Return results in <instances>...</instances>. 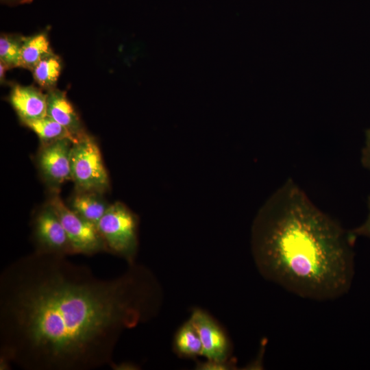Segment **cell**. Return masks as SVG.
<instances>
[{"mask_svg": "<svg viewBox=\"0 0 370 370\" xmlns=\"http://www.w3.org/2000/svg\"><path fill=\"white\" fill-rule=\"evenodd\" d=\"M163 301L144 264L101 278L66 256L34 251L0 273V355L24 370L110 367L123 332L156 318Z\"/></svg>", "mask_w": 370, "mask_h": 370, "instance_id": "cell-1", "label": "cell"}, {"mask_svg": "<svg viewBox=\"0 0 370 370\" xmlns=\"http://www.w3.org/2000/svg\"><path fill=\"white\" fill-rule=\"evenodd\" d=\"M356 239L288 180L256 215L251 250L264 279L299 297L323 301L349 291Z\"/></svg>", "mask_w": 370, "mask_h": 370, "instance_id": "cell-2", "label": "cell"}, {"mask_svg": "<svg viewBox=\"0 0 370 370\" xmlns=\"http://www.w3.org/2000/svg\"><path fill=\"white\" fill-rule=\"evenodd\" d=\"M138 225V217L121 201L111 204L97 225L107 252L123 258L127 264L136 262Z\"/></svg>", "mask_w": 370, "mask_h": 370, "instance_id": "cell-3", "label": "cell"}, {"mask_svg": "<svg viewBox=\"0 0 370 370\" xmlns=\"http://www.w3.org/2000/svg\"><path fill=\"white\" fill-rule=\"evenodd\" d=\"M71 174L76 190L103 194L110 189V178L99 145L88 134L73 143Z\"/></svg>", "mask_w": 370, "mask_h": 370, "instance_id": "cell-4", "label": "cell"}, {"mask_svg": "<svg viewBox=\"0 0 370 370\" xmlns=\"http://www.w3.org/2000/svg\"><path fill=\"white\" fill-rule=\"evenodd\" d=\"M47 202L58 216L67 234L73 254L90 256L107 252L97 226L73 212L62 200L58 191H51Z\"/></svg>", "mask_w": 370, "mask_h": 370, "instance_id": "cell-5", "label": "cell"}, {"mask_svg": "<svg viewBox=\"0 0 370 370\" xmlns=\"http://www.w3.org/2000/svg\"><path fill=\"white\" fill-rule=\"evenodd\" d=\"M32 226L35 252L66 256L73 254L65 230L48 202L34 213Z\"/></svg>", "mask_w": 370, "mask_h": 370, "instance_id": "cell-6", "label": "cell"}, {"mask_svg": "<svg viewBox=\"0 0 370 370\" xmlns=\"http://www.w3.org/2000/svg\"><path fill=\"white\" fill-rule=\"evenodd\" d=\"M189 319L199 334L201 356L205 359L225 361L232 357V344L223 326L206 310L195 307Z\"/></svg>", "mask_w": 370, "mask_h": 370, "instance_id": "cell-7", "label": "cell"}, {"mask_svg": "<svg viewBox=\"0 0 370 370\" xmlns=\"http://www.w3.org/2000/svg\"><path fill=\"white\" fill-rule=\"evenodd\" d=\"M73 143L71 139L63 138L42 143L37 165L51 191H58L62 184L71 180V151Z\"/></svg>", "mask_w": 370, "mask_h": 370, "instance_id": "cell-8", "label": "cell"}, {"mask_svg": "<svg viewBox=\"0 0 370 370\" xmlns=\"http://www.w3.org/2000/svg\"><path fill=\"white\" fill-rule=\"evenodd\" d=\"M9 102L23 124L47 115V94L34 86H14Z\"/></svg>", "mask_w": 370, "mask_h": 370, "instance_id": "cell-9", "label": "cell"}, {"mask_svg": "<svg viewBox=\"0 0 370 370\" xmlns=\"http://www.w3.org/2000/svg\"><path fill=\"white\" fill-rule=\"evenodd\" d=\"M47 115L64 126L76 140L86 134L78 114L62 90L47 91Z\"/></svg>", "mask_w": 370, "mask_h": 370, "instance_id": "cell-10", "label": "cell"}, {"mask_svg": "<svg viewBox=\"0 0 370 370\" xmlns=\"http://www.w3.org/2000/svg\"><path fill=\"white\" fill-rule=\"evenodd\" d=\"M66 205L75 214L97 225L110 204L101 193L77 190Z\"/></svg>", "mask_w": 370, "mask_h": 370, "instance_id": "cell-11", "label": "cell"}, {"mask_svg": "<svg viewBox=\"0 0 370 370\" xmlns=\"http://www.w3.org/2000/svg\"><path fill=\"white\" fill-rule=\"evenodd\" d=\"M172 345L174 353L180 358L195 359L201 356V343L189 318L176 330Z\"/></svg>", "mask_w": 370, "mask_h": 370, "instance_id": "cell-12", "label": "cell"}, {"mask_svg": "<svg viewBox=\"0 0 370 370\" xmlns=\"http://www.w3.org/2000/svg\"><path fill=\"white\" fill-rule=\"evenodd\" d=\"M51 51L47 34L23 37L19 67L32 71L43 56Z\"/></svg>", "mask_w": 370, "mask_h": 370, "instance_id": "cell-13", "label": "cell"}, {"mask_svg": "<svg viewBox=\"0 0 370 370\" xmlns=\"http://www.w3.org/2000/svg\"><path fill=\"white\" fill-rule=\"evenodd\" d=\"M62 70L60 58L52 51L43 56L31 71L34 81L47 91L56 88Z\"/></svg>", "mask_w": 370, "mask_h": 370, "instance_id": "cell-14", "label": "cell"}, {"mask_svg": "<svg viewBox=\"0 0 370 370\" xmlns=\"http://www.w3.org/2000/svg\"><path fill=\"white\" fill-rule=\"evenodd\" d=\"M24 125L38 136L41 144L63 138H69L73 142L77 140L64 126L47 115Z\"/></svg>", "mask_w": 370, "mask_h": 370, "instance_id": "cell-15", "label": "cell"}, {"mask_svg": "<svg viewBox=\"0 0 370 370\" xmlns=\"http://www.w3.org/2000/svg\"><path fill=\"white\" fill-rule=\"evenodd\" d=\"M23 37L1 35L0 38V62L8 68L19 66Z\"/></svg>", "mask_w": 370, "mask_h": 370, "instance_id": "cell-16", "label": "cell"}, {"mask_svg": "<svg viewBox=\"0 0 370 370\" xmlns=\"http://www.w3.org/2000/svg\"><path fill=\"white\" fill-rule=\"evenodd\" d=\"M195 367L197 370H230L235 369L236 361L234 358L225 361L205 359L197 361Z\"/></svg>", "mask_w": 370, "mask_h": 370, "instance_id": "cell-17", "label": "cell"}, {"mask_svg": "<svg viewBox=\"0 0 370 370\" xmlns=\"http://www.w3.org/2000/svg\"><path fill=\"white\" fill-rule=\"evenodd\" d=\"M365 145L362 149L361 163L367 169L370 170V129L365 132Z\"/></svg>", "mask_w": 370, "mask_h": 370, "instance_id": "cell-18", "label": "cell"}, {"mask_svg": "<svg viewBox=\"0 0 370 370\" xmlns=\"http://www.w3.org/2000/svg\"><path fill=\"white\" fill-rule=\"evenodd\" d=\"M367 204L369 213L366 221L360 226L351 230L352 233L356 236H364L370 238V195L368 197Z\"/></svg>", "mask_w": 370, "mask_h": 370, "instance_id": "cell-19", "label": "cell"}, {"mask_svg": "<svg viewBox=\"0 0 370 370\" xmlns=\"http://www.w3.org/2000/svg\"><path fill=\"white\" fill-rule=\"evenodd\" d=\"M110 367L115 370H136L140 369L136 364L132 362H121L120 363L114 362Z\"/></svg>", "mask_w": 370, "mask_h": 370, "instance_id": "cell-20", "label": "cell"}, {"mask_svg": "<svg viewBox=\"0 0 370 370\" xmlns=\"http://www.w3.org/2000/svg\"><path fill=\"white\" fill-rule=\"evenodd\" d=\"M6 69H8V68L3 63L0 62V79L1 83L4 81Z\"/></svg>", "mask_w": 370, "mask_h": 370, "instance_id": "cell-21", "label": "cell"}, {"mask_svg": "<svg viewBox=\"0 0 370 370\" xmlns=\"http://www.w3.org/2000/svg\"><path fill=\"white\" fill-rule=\"evenodd\" d=\"M3 1H5L8 3H21V2H25L27 0H1Z\"/></svg>", "mask_w": 370, "mask_h": 370, "instance_id": "cell-22", "label": "cell"}]
</instances>
